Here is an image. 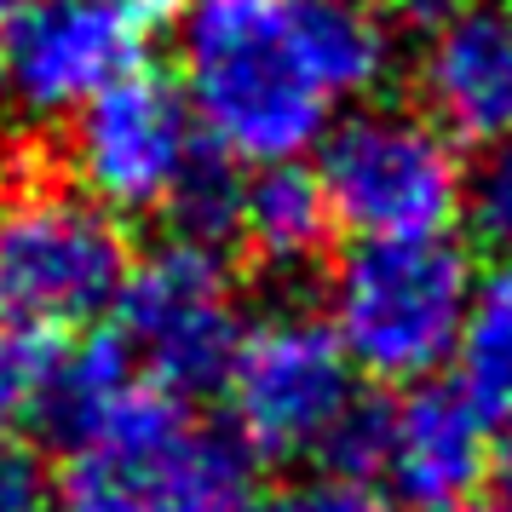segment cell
Returning a JSON list of instances; mask_svg holds the SVG:
<instances>
[{
	"label": "cell",
	"mask_w": 512,
	"mask_h": 512,
	"mask_svg": "<svg viewBox=\"0 0 512 512\" xmlns=\"http://www.w3.org/2000/svg\"><path fill=\"white\" fill-rule=\"evenodd\" d=\"M173 18V81L236 167L305 162L397 70L386 12L357 0H185Z\"/></svg>",
	"instance_id": "obj_1"
},
{
	"label": "cell",
	"mask_w": 512,
	"mask_h": 512,
	"mask_svg": "<svg viewBox=\"0 0 512 512\" xmlns=\"http://www.w3.org/2000/svg\"><path fill=\"white\" fill-rule=\"evenodd\" d=\"M41 420L58 432V512H242L254 495L231 426L133 374L110 334L52 351Z\"/></svg>",
	"instance_id": "obj_2"
},
{
	"label": "cell",
	"mask_w": 512,
	"mask_h": 512,
	"mask_svg": "<svg viewBox=\"0 0 512 512\" xmlns=\"http://www.w3.org/2000/svg\"><path fill=\"white\" fill-rule=\"evenodd\" d=\"M478 265L455 236H369L328 265L323 323L357 380L420 386L449 369Z\"/></svg>",
	"instance_id": "obj_3"
},
{
	"label": "cell",
	"mask_w": 512,
	"mask_h": 512,
	"mask_svg": "<svg viewBox=\"0 0 512 512\" xmlns=\"http://www.w3.org/2000/svg\"><path fill=\"white\" fill-rule=\"evenodd\" d=\"M317 173L334 231L369 236H443L466 213L472 162L420 104L363 98L305 156Z\"/></svg>",
	"instance_id": "obj_4"
},
{
	"label": "cell",
	"mask_w": 512,
	"mask_h": 512,
	"mask_svg": "<svg viewBox=\"0 0 512 512\" xmlns=\"http://www.w3.org/2000/svg\"><path fill=\"white\" fill-rule=\"evenodd\" d=\"M127 231L70 179L0 185V323L75 340L93 334L127 277Z\"/></svg>",
	"instance_id": "obj_5"
},
{
	"label": "cell",
	"mask_w": 512,
	"mask_h": 512,
	"mask_svg": "<svg viewBox=\"0 0 512 512\" xmlns=\"http://www.w3.org/2000/svg\"><path fill=\"white\" fill-rule=\"evenodd\" d=\"M225 426L259 461H328L346 432L351 409L363 403V380L328 334L323 311L271 305L248 317L231 363L219 374Z\"/></svg>",
	"instance_id": "obj_6"
},
{
	"label": "cell",
	"mask_w": 512,
	"mask_h": 512,
	"mask_svg": "<svg viewBox=\"0 0 512 512\" xmlns=\"http://www.w3.org/2000/svg\"><path fill=\"white\" fill-rule=\"evenodd\" d=\"M104 323L133 374L173 397H196L219 386L248 328V305L225 248L173 231L150 254L127 259L121 294Z\"/></svg>",
	"instance_id": "obj_7"
},
{
	"label": "cell",
	"mask_w": 512,
	"mask_h": 512,
	"mask_svg": "<svg viewBox=\"0 0 512 512\" xmlns=\"http://www.w3.org/2000/svg\"><path fill=\"white\" fill-rule=\"evenodd\" d=\"M328 461L369 478L392 507L455 512L478 501L495 466V420L443 380L363 397Z\"/></svg>",
	"instance_id": "obj_8"
},
{
	"label": "cell",
	"mask_w": 512,
	"mask_h": 512,
	"mask_svg": "<svg viewBox=\"0 0 512 512\" xmlns=\"http://www.w3.org/2000/svg\"><path fill=\"white\" fill-rule=\"evenodd\" d=\"M64 127H70V144H64L70 185L87 190L116 219L162 213L173 190L185 185V173L196 167V156L208 150L190 121L179 81L150 64L121 70Z\"/></svg>",
	"instance_id": "obj_9"
},
{
	"label": "cell",
	"mask_w": 512,
	"mask_h": 512,
	"mask_svg": "<svg viewBox=\"0 0 512 512\" xmlns=\"http://www.w3.org/2000/svg\"><path fill=\"white\" fill-rule=\"evenodd\" d=\"M139 29L116 0H18L0 18V116L64 127L139 64Z\"/></svg>",
	"instance_id": "obj_10"
},
{
	"label": "cell",
	"mask_w": 512,
	"mask_h": 512,
	"mask_svg": "<svg viewBox=\"0 0 512 512\" xmlns=\"http://www.w3.org/2000/svg\"><path fill=\"white\" fill-rule=\"evenodd\" d=\"M415 35V98L455 144L512 139V0H426Z\"/></svg>",
	"instance_id": "obj_11"
},
{
	"label": "cell",
	"mask_w": 512,
	"mask_h": 512,
	"mask_svg": "<svg viewBox=\"0 0 512 512\" xmlns=\"http://www.w3.org/2000/svg\"><path fill=\"white\" fill-rule=\"evenodd\" d=\"M334 219L317 190V173L305 162L277 167H242V196H236L231 242L271 277H300L323 259Z\"/></svg>",
	"instance_id": "obj_12"
},
{
	"label": "cell",
	"mask_w": 512,
	"mask_h": 512,
	"mask_svg": "<svg viewBox=\"0 0 512 512\" xmlns=\"http://www.w3.org/2000/svg\"><path fill=\"white\" fill-rule=\"evenodd\" d=\"M443 374H455L449 386L472 397L489 420L512 415V259H495L472 277Z\"/></svg>",
	"instance_id": "obj_13"
},
{
	"label": "cell",
	"mask_w": 512,
	"mask_h": 512,
	"mask_svg": "<svg viewBox=\"0 0 512 512\" xmlns=\"http://www.w3.org/2000/svg\"><path fill=\"white\" fill-rule=\"evenodd\" d=\"M236 196H242V167L225 162L219 150H202L196 167L185 173V185L173 190L167 202V219L179 236H196V242H213L225 248L231 242V225H236Z\"/></svg>",
	"instance_id": "obj_14"
},
{
	"label": "cell",
	"mask_w": 512,
	"mask_h": 512,
	"mask_svg": "<svg viewBox=\"0 0 512 512\" xmlns=\"http://www.w3.org/2000/svg\"><path fill=\"white\" fill-rule=\"evenodd\" d=\"M242 512H397L369 478H357L346 466H305L277 484L248 495Z\"/></svg>",
	"instance_id": "obj_15"
},
{
	"label": "cell",
	"mask_w": 512,
	"mask_h": 512,
	"mask_svg": "<svg viewBox=\"0 0 512 512\" xmlns=\"http://www.w3.org/2000/svg\"><path fill=\"white\" fill-rule=\"evenodd\" d=\"M52 340L24 334V328L0 323V432H24L29 420L47 409V380H52Z\"/></svg>",
	"instance_id": "obj_16"
},
{
	"label": "cell",
	"mask_w": 512,
	"mask_h": 512,
	"mask_svg": "<svg viewBox=\"0 0 512 512\" xmlns=\"http://www.w3.org/2000/svg\"><path fill=\"white\" fill-rule=\"evenodd\" d=\"M472 231L495 259H512V139L478 150V162L466 173V213Z\"/></svg>",
	"instance_id": "obj_17"
},
{
	"label": "cell",
	"mask_w": 512,
	"mask_h": 512,
	"mask_svg": "<svg viewBox=\"0 0 512 512\" xmlns=\"http://www.w3.org/2000/svg\"><path fill=\"white\" fill-rule=\"evenodd\" d=\"M0 512H58L52 461L24 432H0Z\"/></svg>",
	"instance_id": "obj_18"
},
{
	"label": "cell",
	"mask_w": 512,
	"mask_h": 512,
	"mask_svg": "<svg viewBox=\"0 0 512 512\" xmlns=\"http://www.w3.org/2000/svg\"><path fill=\"white\" fill-rule=\"evenodd\" d=\"M501 484H507V501H512V415H501V432H495V466H489Z\"/></svg>",
	"instance_id": "obj_19"
},
{
	"label": "cell",
	"mask_w": 512,
	"mask_h": 512,
	"mask_svg": "<svg viewBox=\"0 0 512 512\" xmlns=\"http://www.w3.org/2000/svg\"><path fill=\"white\" fill-rule=\"evenodd\" d=\"M116 6H121V12H133L139 24H156V18H173L185 0H116Z\"/></svg>",
	"instance_id": "obj_20"
},
{
	"label": "cell",
	"mask_w": 512,
	"mask_h": 512,
	"mask_svg": "<svg viewBox=\"0 0 512 512\" xmlns=\"http://www.w3.org/2000/svg\"><path fill=\"white\" fill-rule=\"evenodd\" d=\"M455 512H512V501H484V495H478V501H466V507H455Z\"/></svg>",
	"instance_id": "obj_21"
},
{
	"label": "cell",
	"mask_w": 512,
	"mask_h": 512,
	"mask_svg": "<svg viewBox=\"0 0 512 512\" xmlns=\"http://www.w3.org/2000/svg\"><path fill=\"white\" fill-rule=\"evenodd\" d=\"M357 6H374V12H397V6H426V0H357Z\"/></svg>",
	"instance_id": "obj_22"
},
{
	"label": "cell",
	"mask_w": 512,
	"mask_h": 512,
	"mask_svg": "<svg viewBox=\"0 0 512 512\" xmlns=\"http://www.w3.org/2000/svg\"><path fill=\"white\" fill-rule=\"evenodd\" d=\"M12 6H18V0H0V18H6V12H12Z\"/></svg>",
	"instance_id": "obj_23"
}]
</instances>
